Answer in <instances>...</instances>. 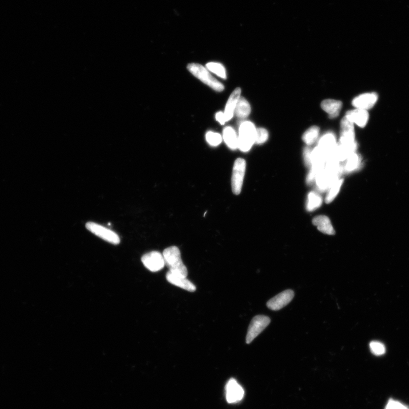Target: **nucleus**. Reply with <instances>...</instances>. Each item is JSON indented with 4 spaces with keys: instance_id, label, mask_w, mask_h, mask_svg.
Wrapping results in <instances>:
<instances>
[{
    "instance_id": "1",
    "label": "nucleus",
    "mask_w": 409,
    "mask_h": 409,
    "mask_svg": "<svg viewBox=\"0 0 409 409\" xmlns=\"http://www.w3.org/2000/svg\"><path fill=\"white\" fill-rule=\"evenodd\" d=\"M343 167L333 157L330 156L323 169L318 173L315 182L318 190L325 192L329 190L332 184L340 179L343 173Z\"/></svg>"
},
{
    "instance_id": "2",
    "label": "nucleus",
    "mask_w": 409,
    "mask_h": 409,
    "mask_svg": "<svg viewBox=\"0 0 409 409\" xmlns=\"http://www.w3.org/2000/svg\"><path fill=\"white\" fill-rule=\"evenodd\" d=\"M165 265L170 269V272L184 277L188 276V270L181 258L180 251L178 247L171 246L163 251Z\"/></svg>"
},
{
    "instance_id": "3",
    "label": "nucleus",
    "mask_w": 409,
    "mask_h": 409,
    "mask_svg": "<svg viewBox=\"0 0 409 409\" xmlns=\"http://www.w3.org/2000/svg\"><path fill=\"white\" fill-rule=\"evenodd\" d=\"M187 68L193 75L199 78L204 84L209 86L215 91L222 92L225 89L221 82L212 76L207 69L202 65L198 64H190L188 65Z\"/></svg>"
},
{
    "instance_id": "4",
    "label": "nucleus",
    "mask_w": 409,
    "mask_h": 409,
    "mask_svg": "<svg viewBox=\"0 0 409 409\" xmlns=\"http://www.w3.org/2000/svg\"><path fill=\"white\" fill-rule=\"evenodd\" d=\"M256 129L255 125L250 121L243 122L240 126L238 137V148L242 152L250 150L255 143Z\"/></svg>"
},
{
    "instance_id": "5",
    "label": "nucleus",
    "mask_w": 409,
    "mask_h": 409,
    "mask_svg": "<svg viewBox=\"0 0 409 409\" xmlns=\"http://www.w3.org/2000/svg\"><path fill=\"white\" fill-rule=\"evenodd\" d=\"M353 123L345 116L341 121V132L339 143L356 151L357 144L355 141Z\"/></svg>"
},
{
    "instance_id": "6",
    "label": "nucleus",
    "mask_w": 409,
    "mask_h": 409,
    "mask_svg": "<svg viewBox=\"0 0 409 409\" xmlns=\"http://www.w3.org/2000/svg\"><path fill=\"white\" fill-rule=\"evenodd\" d=\"M246 170V162L245 159H236L234 164L233 175H232V191L235 195L241 194Z\"/></svg>"
},
{
    "instance_id": "7",
    "label": "nucleus",
    "mask_w": 409,
    "mask_h": 409,
    "mask_svg": "<svg viewBox=\"0 0 409 409\" xmlns=\"http://www.w3.org/2000/svg\"><path fill=\"white\" fill-rule=\"evenodd\" d=\"M86 228L93 234L113 245H119L120 243L119 235L99 224L89 222L86 224Z\"/></svg>"
},
{
    "instance_id": "8",
    "label": "nucleus",
    "mask_w": 409,
    "mask_h": 409,
    "mask_svg": "<svg viewBox=\"0 0 409 409\" xmlns=\"http://www.w3.org/2000/svg\"><path fill=\"white\" fill-rule=\"evenodd\" d=\"M270 322L269 317L263 315L255 317L248 329L246 343H251L270 325Z\"/></svg>"
},
{
    "instance_id": "9",
    "label": "nucleus",
    "mask_w": 409,
    "mask_h": 409,
    "mask_svg": "<svg viewBox=\"0 0 409 409\" xmlns=\"http://www.w3.org/2000/svg\"><path fill=\"white\" fill-rule=\"evenodd\" d=\"M141 262L148 270L153 273L162 270L166 265L163 255L158 251L145 254L141 258Z\"/></svg>"
},
{
    "instance_id": "10",
    "label": "nucleus",
    "mask_w": 409,
    "mask_h": 409,
    "mask_svg": "<svg viewBox=\"0 0 409 409\" xmlns=\"http://www.w3.org/2000/svg\"><path fill=\"white\" fill-rule=\"evenodd\" d=\"M294 296L293 290L289 289L283 291L267 302V306L270 309L277 311L284 308L292 301Z\"/></svg>"
},
{
    "instance_id": "11",
    "label": "nucleus",
    "mask_w": 409,
    "mask_h": 409,
    "mask_svg": "<svg viewBox=\"0 0 409 409\" xmlns=\"http://www.w3.org/2000/svg\"><path fill=\"white\" fill-rule=\"evenodd\" d=\"M245 395L241 385H240L237 380L231 379L228 381L226 385V397L228 403L234 404L241 401Z\"/></svg>"
},
{
    "instance_id": "12",
    "label": "nucleus",
    "mask_w": 409,
    "mask_h": 409,
    "mask_svg": "<svg viewBox=\"0 0 409 409\" xmlns=\"http://www.w3.org/2000/svg\"><path fill=\"white\" fill-rule=\"evenodd\" d=\"M378 99L375 93H365L354 98L352 101L353 107L356 109L366 110L371 109L375 105Z\"/></svg>"
},
{
    "instance_id": "13",
    "label": "nucleus",
    "mask_w": 409,
    "mask_h": 409,
    "mask_svg": "<svg viewBox=\"0 0 409 409\" xmlns=\"http://www.w3.org/2000/svg\"><path fill=\"white\" fill-rule=\"evenodd\" d=\"M166 278L167 280L172 285L189 291V292H195L196 290V286L191 281L188 280L186 277L168 271L166 274Z\"/></svg>"
},
{
    "instance_id": "14",
    "label": "nucleus",
    "mask_w": 409,
    "mask_h": 409,
    "mask_svg": "<svg viewBox=\"0 0 409 409\" xmlns=\"http://www.w3.org/2000/svg\"><path fill=\"white\" fill-rule=\"evenodd\" d=\"M335 135L332 133H328L322 136L318 141V147L323 151L328 158L333 154L337 145Z\"/></svg>"
},
{
    "instance_id": "15",
    "label": "nucleus",
    "mask_w": 409,
    "mask_h": 409,
    "mask_svg": "<svg viewBox=\"0 0 409 409\" xmlns=\"http://www.w3.org/2000/svg\"><path fill=\"white\" fill-rule=\"evenodd\" d=\"M345 117L352 123L356 124L358 127L364 128L367 125L369 119V115L366 110L356 109L346 113Z\"/></svg>"
},
{
    "instance_id": "16",
    "label": "nucleus",
    "mask_w": 409,
    "mask_h": 409,
    "mask_svg": "<svg viewBox=\"0 0 409 409\" xmlns=\"http://www.w3.org/2000/svg\"><path fill=\"white\" fill-rule=\"evenodd\" d=\"M241 89L236 88L228 99L225 112L223 113L226 122L229 121L233 117L236 106H237L239 98L241 97Z\"/></svg>"
},
{
    "instance_id": "17",
    "label": "nucleus",
    "mask_w": 409,
    "mask_h": 409,
    "mask_svg": "<svg viewBox=\"0 0 409 409\" xmlns=\"http://www.w3.org/2000/svg\"><path fill=\"white\" fill-rule=\"evenodd\" d=\"M313 223L322 233L330 235L336 234V231L334 229L332 222L327 216H316L313 219Z\"/></svg>"
},
{
    "instance_id": "18",
    "label": "nucleus",
    "mask_w": 409,
    "mask_h": 409,
    "mask_svg": "<svg viewBox=\"0 0 409 409\" xmlns=\"http://www.w3.org/2000/svg\"><path fill=\"white\" fill-rule=\"evenodd\" d=\"M321 107L324 111L329 114L330 118L334 119L340 115L342 108V102L336 100H325L322 102Z\"/></svg>"
},
{
    "instance_id": "19",
    "label": "nucleus",
    "mask_w": 409,
    "mask_h": 409,
    "mask_svg": "<svg viewBox=\"0 0 409 409\" xmlns=\"http://www.w3.org/2000/svg\"><path fill=\"white\" fill-rule=\"evenodd\" d=\"M251 108L249 102L246 98L241 97L237 102L234 115L239 119H246L250 115Z\"/></svg>"
},
{
    "instance_id": "20",
    "label": "nucleus",
    "mask_w": 409,
    "mask_h": 409,
    "mask_svg": "<svg viewBox=\"0 0 409 409\" xmlns=\"http://www.w3.org/2000/svg\"><path fill=\"white\" fill-rule=\"evenodd\" d=\"M223 138L230 149H236L238 148V136L233 128L228 127L224 129Z\"/></svg>"
},
{
    "instance_id": "21",
    "label": "nucleus",
    "mask_w": 409,
    "mask_h": 409,
    "mask_svg": "<svg viewBox=\"0 0 409 409\" xmlns=\"http://www.w3.org/2000/svg\"><path fill=\"white\" fill-rule=\"evenodd\" d=\"M345 164L343 167V171L351 173L359 169L361 165V159L360 155L356 152L352 153L345 160Z\"/></svg>"
},
{
    "instance_id": "22",
    "label": "nucleus",
    "mask_w": 409,
    "mask_h": 409,
    "mask_svg": "<svg viewBox=\"0 0 409 409\" xmlns=\"http://www.w3.org/2000/svg\"><path fill=\"white\" fill-rule=\"evenodd\" d=\"M323 203L322 197L315 192H310L306 202V209L312 211L319 208Z\"/></svg>"
},
{
    "instance_id": "23",
    "label": "nucleus",
    "mask_w": 409,
    "mask_h": 409,
    "mask_svg": "<svg viewBox=\"0 0 409 409\" xmlns=\"http://www.w3.org/2000/svg\"><path fill=\"white\" fill-rule=\"evenodd\" d=\"M320 135V128L314 126L310 128L302 136V140L305 143L310 145L316 142Z\"/></svg>"
},
{
    "instance_id": "24",
    "label": "nucleus",
    "mask_w": 409,
    "mask_h": 409,
    "mask_svg": "<svg viewBox=\"0 0 409 409\" xmlns=\"http://www.w3.org/2000/svg\"><path fill=\"white\" fill-rule=\"evenodd\" d=\"M343 183V180L340 179L332 184V186L329 189L328 194L326 197L325 202L326 204L331 203L336 199L338 194H339Z\"/></svg>"
},
{
    "instance_id": "25",
    "label": "nucleus",
    "mask_w": 409,
    "mask_h": 409,
    "mask_svg": "<svg viewBox=\"0 0 409 409\" xmlns=\"http://www.w3.org/2000/svg\"><path fill=\"white\" fill-rule=\"evenodd\" d=\"M206 68L209 70L210 72L217 74V75L223 79H226V71L225 68L222 64L219 63L210 62L206 65Z\"/></svg>"
},
{
    "instance_id": "26",
    "label": "nucleus",
    "mask_w": 409,
    "mask_h": 409,
    "mask_svg": "<svg viewBox=\"0 0 409 409\" xmlns=\"http://www.w3.org/2000/svg\"><path fill=\"white\" fill-rule=\"evenodd\" d=\"M206 139L211 146L215 147L221 143L222 137L218 133L208 132L206 135Z\"/></svg>"
},
{
    "instance_id": "27",
    "label": "nucleus",
    "mask_w": 409,
    "mask_h": 409,
    "mask_svg": "<svg viewBox=\"0 0 409 409\" xmlns=\"http://www.w3.org/2000/svg\"><path fill=\"white\" fill-rule=\"evenodd\" d=\"M371 351L373 354L376 356L384 355L386 352V348L385 345L380 341H372L369 344Z\"/></svg>"
},
{
    "instance_id": "28",
    "label": "nucleus",
    "mask_w": 409,
    "mask_h": 409,
    "mask_svg": "<svg viewBox=\"0 0 409 409\" xmlns=\"http://www.w3.org/2000/svg\"><path fill=\"white\" fill-rule=\"evenodd\" d=\"M269 139V133L263 128L257 129L255 135V143L262 144L265 143Z\"/></svg>"
},
{
    "instance_id": "29",
    "label": "nucleus",
    "mask_w": 409,
    "mask_h": 409,
    "mask_svg": "<svg viewBox=\"0 0 409 409\" xmlns=\"http://www.w3.org/2000/svg\"><path fill=\"white\" fill-rule=\"evenodd\" d=\"M385 409H409V407L399 401L391 399L388 401Z\"/></svg>"
},
{
    "instance_id": "30",
    "label": "nucleus",
    "mask_w": 409,
    "mask_h": 409,
    "mask_svg": "<svg viewBox=\"0 0 409 409\" xmlns=\"http://www.w3.org/2000/svg\"><path fill=\"white\" fill-rule=\"evenodd\" d=\"M311 152L312 150L310 147H307L304 149V159L305 161V164L307 167L310 168L312 166Z\"/></svg>"
},
{
    "instance_id": "31",
    "label": "nucleus",
    "mask_w": 409,
    "mask_h": 409,
    "mask_svg": "<svg viewBox=\"0 0 409 409\" xmlns=\"http://www.w3.org/2000/svg\"><path fill=\"white\" fill-rule=\"evenodd\" d=\"M216 120L221 125H224L226 123V120L224 113L222 112H219L215 115Z\"/></svg>"
}]
</instances>
